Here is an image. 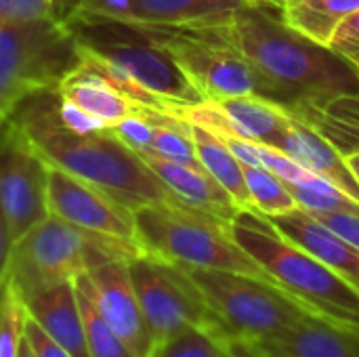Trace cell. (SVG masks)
<instances>
[{
  "instance_id": "6da1fadb",
  "label": "cell",
  "mask_w": 359,
  "mask_h": 357,
  "mask_svg": "<svg viewBox=\"0 0 359 357\" xmlns=\"http://www.w3.org/2000/svg\"><path fill=\"white\" fill-rule=\"evenodd\" d=\"M185 32L221 40L242 53L269 82L271 103L316 128L345 158L358 154L359 69L330 46L248 2L223 21Z\"/></svg>"
},
{
  "instance_id": "7a4b0ae2",
  "label": "cell",
  "mask_w": 359,
  "mask_h": 357,
  "mask_svg": "<svg viewBox=\"0 0 359 357\" xmlns=\"http://www.w3.org/2000/svg\"><path fill=\"white\" fill-rule=\"evenodd\" d=\"M29 147L55 168L105 191L133 213L149 204L187 208L147 166V162L107 128L93 135H76L57 118V90H40L27 97L11 118ZM191 210V208H187Z\"/></svg>"
},
{
  "instance_id": "3957f363",
  "label": "cell",
  "mask_w": 359,
  "mask_h": 357,
  "mask_svg": "<svg viewBox=\"0 0 359 357\" xmlns=\"http://www.w3.org/2000/svg\"><path fill=\"white\" fill-rule=\"evenodd\" d=\"M233 240L307 309L328 320L359 326V290L299 244L284 238L261 213L240 210L231 221Z\"/></svg>"
},
{
  "instance_id": "277c9868",
  "label": "cell",
  "mask_w": 359,
  "mask_h": 357,
  "mask_svg": "<svg viewBox=\"0 0 359 357\" xmlns=\"http://www.w3.org/2000/svg\"><path fill=\"white\" fill-rule=\"evenodd\" d=\"M143 252L189 269H221L269 280L265 269L233 240L231 223L200 210L149 204L135 213Z\"/></svg>"
},
{
  "instance_id": "5b68a950",
  "label": "cell",
  "mask_w": 359,
  "mask_h": 357,
  "mask_svg": "<svg viewBox=\"0 0 359 357\" xmlns=\"http://www.w3.org/2000/svg\"><path fill=\"white\" fill-rule=\"evenodd\" d=\"M141 252L137 246L101 238L48 217L15 242L8 280L19 297L27 301L46 288L74 282L103 263L130 261Z\"/></svg>"
},
{
  "instance_id": "8992f818",
  "label": "cell",
  "mask_w": 359,
  "mask_h": 357,
  "mask_svg": "<svg viewBox=\"0 0 359 357\" xmlns=\"http://www.w3.org/2000/svg\"><path fill=\"white\" fill-rule=\"evenodd\" d=\"M76 61L74 32L61 19L0 25V133L27 97L57 88Z\"/></svg>"
},
{
  "instance_id": "52a82bcc",
  "label": "cell",
  "mask_w": 359,
  "mask_h": 357,
  "mask_svg": "<svg viewBox=\"0 0 359 357\" xmlns=\"http://www.w3.org/2000/svg\"><path fill=\"white\" fill-rule=\"evenodd\" d=\"M76 50L95 55L133 78L147 93L170 107L206 101L187 80L170 53L160 46L145 27L122 23H99L72 27Z\"/></svg>"
},
{
  "instance_id": "ba28073f",
  "label": "cell",
  "mask_w": 359,
  "mask_h": 357,
  "mask_svg": "<svg viewBox=\"0 0 359 357\" xmlns=\"http://www.w3.org/2000/svg\"><path fill=\"white\" fill-rule=\"evenodd\" d=\"M185 269L233 337L261 343L311 311L269 280L221 269Z\"/></svg>"
},
{
  "instance_id": "9c48e42d",
  "label": "cell",
  "mask_w": 359,
  "mask_h": 357,
  "mask_svg": "<svg viewBox=\"0 0 359 357\" xmlns=\"http://www.w3.org/2000/svg\"><path fill=\"white\" fill-rule=\"evenodd\" d=\"M128 269L156 343L187 328H202L221 339L233 337L185 267L141 252L128 261Z\"/></svg>"
},
{
  "instance_id": "30bf717a",
  "label": "cell",
  "mask_w": 359,
  "mask_h": 357,
  "mask_svg": "<svg viewBox=\"0 0 359 357\" xmlns=\"http://www.w3.org/2000/svg\"><path fill=\"white\" fill-rule=\"evenodd\" d=\"M145 27V25H141ZM179 63L187 80L204 99L223 101L257 95L271 101V86L263 74L229 44L177 27H145Z\"/></svg>"
},
{
  "instance_id": "8fae6325",
  "label": "cell",
  "mask_w": 359,
  "mask_h": 357,
  "mask_svg": "<svg viewBox=\"0 0 359 357\" xmlns=\"http://www.w3.org/2000/svg\"><path fill=\"white\" fill-rule=\"evenodd\" d=\"M46 173L48 164L8 122L0 133V208L15 242L50 217Z\"/></svg>"
},
{
  "instance_id": "7c38bea8",
  "label": "cell",
  "mask_w": 359,
  "mask_h": 357,
  "mask_svg": "<svg viewBox=\"0 0 359 357\" xmlns=\"http://www.w3.org/2000/svg\"><path fill=\"white\" fill-rule=\"evenodd\" d=\"M46 198L50 217L88 234L141 248L133 210L105 191L67 175L61 168L48 166Z\"/></svg>"
},
{
  "instance_id": "4fadbf2b",
  "label": "cell",
  "mask_w": 359,
  "mask_h": 357,
  "mask_svg": "<svg viewBox=\"0 0 359 357\" xmlns=\"http://www.w3.org/2000/svg\"><path fill=\"white\" fill-rule=\"evenodd\" d=\"M93 303L135 357H151L156 341L143 316L128 261L103 263L82 276Z\"/></svg>"
},
{
  "instance_id": "5bb4252c",
  "label": "cell",
  "mask_w": 359,
  "mask_h": 357,
  "mask_svg": "<svg viewBox=\"0 0 359 357\" xmlns=\"http://www.w3.org/2000/svg\"><path fill=\"white\" fill-rule=\"evenodd\" d=\"M265 217V215H263ZM267 221L290 242L299 244L349 284L359 290V248L328 229L322 221L303 208H292L282 215L267 217Z\"/></svg>"
},
{
  "instance_id": "9a60e30c",
  "label": "cell",
  "mask_w": 359,
  "mask_h": 357,
  "mask_svg": "<svg viewBox=\"0 0 359 357\" xmlns=\"http://www.w3.org/2000/svg\"><path fill=\"white\" fill-rule=\"evenodd\" d=\"M257 345L284 357H359V326L309 311L294 326Z\"/></svg>"
},
{
  "instance_id": "2e32d148",
  "label": "cell",
  "mask_w": 359,
  "mask_h": 357,
  "mask_svg": "<svg viewBox=\"0 0 359 357\" xmlns=\"http://www.w3.org/2000/svg\"><path fill=\"white\" fill-rule=\"evenodd\" d=\"M147 166L162 179V183L191 210H200L204 215L217 217L225 223H231L240 208L229 191L212 179L204 168H191L185 164H177L164 160L149 151H137Z\"/></svg>"
},
{
  "instance_id": "e0dca14e",
  "label": "cell",
  "mask_w": 359,
  "mask_h": 357,
  "mask_svg": "<svg viewBox=\"0 0 359 357\" xmlns=\"http://www.w3.org/2000/svg\"><path fill=\"white\" fill-rule=\"evenodd\" d=\"M278 149L359 202V181L351 173L345 156L316 128L290 116V124L278 143Z\"/></svg>"
},
{
  "instance_id": "ac0fdd59",
  "label": "cell",
  "mask_w": 359,
  "mask_h": 357,
  "mask_svg": "<svg viewBox=\"0 0 359 357\" xmlns=\"http://www.w3.org/2000/svg\"><path fill=\"white\" fill-rule=\"evenodd\" d=\"M27 316L72 357H90L74 282L46 288L23 301Z\"/></svg>"
},
{
  "instance_id": "d6986e66",
  "label": "cell",
  "mask_w": 359,
  "mask_h": 357,
  "mask_svg": "<svg viewBox=\"0 0 359 357\" xmlns=\"http://www.w3.org/2000/svg\"><path fill=\"white\" fill-rule=\"evenodd\" d=\"M55 90L59 97L69 99L90 116L99 118L107 128L133 114H141L143 109H147L145 105L137 103L114 84H109L103 76L84 67L80 61H76L67 69Z\"/></svg>"
},
{
  "instance_id": "ffe728a7",
  "label": "cell",
  "mask_w": 359,
  "mask_h": 357,
  "mask_svg": "<svg viewBox=\"0 0 359 357\" xmlns=\"http://www.w3.org/2000/svg\"><path fill=\"white\" fill-rule=\"evenodd\" d=\"M244 0H133L137 25L191 29L227 19Z\"/></svg>"
},
{
  "instance_id": "44dd1931",
  "label": "cell",
  "mask_w": 359,
  "mask_h": 357,
  "mask_svg": "<svg viewBox=\"0 0 359 357\" xmlns=\"http://www.w3.org/2000/svg\"><path fill=\"white\" fill-rule=\"evenodd\" d=\"M189 133L196 143V151H198V158H200L204 170L229 191V196L236 200L240 210L255 213L242 162L233 156V151L227 147V143L219 135H215L198 124H189Z\"/></svg>"
},
{
  "instance_id": "7402d4cb",
  "label": "cell",
  "mask_w": 359,
  "mask_h": 357,
  "mask_svg": "<svg viewBox=\"0 0 359 357\" xmlns=\"http://www.w3.org/2000/svg\"><path fill=\"white\" fill-rule=\"evenodd\" d=\"M219 103L236 122L242 139H248V141L278 147V143L282 141L290 124V116L282 107L257 95L231 97Z\"/></svg>"
},
{
  "instance_id": "603a6c76",
  "label": "cell",
  "mask_w": 359,
  "mask_h": 357,
  "mask_svg": "<svg viewBox=\"0 0 359 357\" xmlns=\"http://www.w3.org/2000/svg\"><path fill=\"white\" fill-rule=\"evenodd\" d=\"M359 11V0H297L282 8V19L318 44L330 42L337 27Z\"/></svg>"
},
{
  "instance_id": "cb8c5ba5",
  "label": "cell",
  "mask_w": 359,
  "mask_h": 357,
  "mask_svg": "<svg viewBox=\"0 0 359 357\" xmlns=\"http://www.w3.org/2000/svg\"><path fill=\"white\" fill-rule=\"evenodd\" d=\"M76 286V295H78V305H80V316H82V324H84V337H86V347H88V356L90 357H135L130 353V349L124 345V341L109 328V324L103 320V316L99 314L97 305L93 303L88 288L82 280V276H78L74 280Z\"/></svg>"
},
{
  "instance_id": "d4e9b609",
  "label": "cell",
  "mask_w": 359,
  "mask_h": 357,
  "mask_svg": "<svg viewBox=\"0 0 359 357\" xmlns=\"http://www.w3.org/2000/svg\"><path fill=\"white\" fill-rule=\"evenodd\" d=\"M242 168H244V177H246L255 213L273 217V215H282L299 206L288 185L280 177H276L271 170L263 166H248V164H242Z\"/></svg>"
},
{
  "instance_id": "484cf974",
  "label": "cell",
  "mask_w": 359,
  "mask_h": 357,
  "mask_svg": "<svg viewBox=\"0 0 359 357\" xmlns=\"http://www.w3.org/2000/svg\"><path fill=\"white\" fill-rule=\"evenodd\" d=\"M59 19L69 27L99 23L137 25L133 0H72L67 8L59 11Z\"/></svg>"
},
{
  "instance_id": "4316f807",
  "label": "cell",
  "mask_w": 359,
  "mask_h": 357,
  "mask_svg": "<svg viewBox=\"0 0 359 357\" xmlns=\"http://www.w3.org/2000/svg\"><path fill=\"white\" fill-rule=\"evenodd\" d=\"M25 305L15 286L4 282L0 286V357H17L23 345L25 330Z\"/></svg>"
},
{
  "instance_id": "83f0119b",
  "label": "cell",
  "mask_w": 359,
  "mask_h": 357,
  "mask_svg": "<svg viewBox=\"0 0 359 357\" xmlns=\"http://www.w3.org/2000/svg\"><path fill=\"white\" fill-rule=\"evenodd\" d=\"M288 189L292 191L299 208H303V210H307L311 215L349 213V215H358L359 217L358 200H353L351 196H347L345 191H341L339 187H334L326 179H320L318 183H313L309 187H305V185H288Z\"/></svg>"
},
{
  "instance_id": "f1b7e54d",
  "label": "cell",
  "mask_w": 359,
  "mask_h": 357,
  "mask_svg": "<svg viewBox=\"0 0 359 357\" xmlns=\"http://www.w3.org/2000/svg\"><path fill=\"white\" fill-rule=\"evenodd\" d=\"M225 341L208 330L187 328L156 343L151 357H221Z\"/></svg>"
},
{
  "instance_id": "f546056e",
  "label": "cell",
  "mask_w": 359,
  "mask_h": 357,
  "mask_svg": "<svg viewBox=\"0 0 359 357\" xmlns=\"http://www.w3.org/2000/svg\"><path fill=\"white\" fill-rule=\"evenodd\" d=\"M59 19V0H0V25Z\"/></svg>"
},
{
  "instance_id": "4dcf8cb0",
  "label": "cell",
  "mask_w": 359,
  "mask_h": 357,
  "mask_svg": "<svg viewBox=\"0 0 359 357\" xmlns=\"http://www.w3.org/2000/svg\"><path fill=\"white\" fill-rule=\"evenodd\" d=\"M158 109H143L141 114H133L124 120H120L118 124L109 126L107 130L122 141L126 147L135 149V151H145L149 147L151 135H154V114Z\"/></svg>"
},
{
  "instance_id": "1f68e13d",
  "label": "cell",
  "mask_w": 359,
  "mask_h": 357,
  "mask_svg": "<svg viewBox=\"0 0 359 357\" xmlns=\"http://www.w3.org/2000/svg\"><path fill=\"white\" fill-rule=\"evenodd\" d=\"M57 118L63 128H67L76 135H93V133H101L107 128L99 118L90 116L88 112H84L82 107H78L76 103H72L69 99H63L59 95H57Z\"/></svg>"
},
{
  "instance_id": "d6a6232c",
  "label": "cell",
  "mask_w": 359,
  "mask_h": 357,
  "mask_svg": "<svg viewBox=\"0 0 359 357\" xmlns=\"http://www.w3.org/2000/svg\"><path fill=\"white\" fill-rule=\"evenodd\" d=\"M328 46L359 69V11L337 27Z\"/></svg>"
},
{
  "instance_id": "836d02e7",
  "label": "cell",
  "mask_w": 359,
  "mask_h": 357,
  "mask_svg": "<svg viewBox=\"0 0 359 357\" xmlns=\"http://www.w3.org/2000/svg\"><path fill=\"white\" fill-rule=\"evenodd\" d=\"M27 314V311H25ZM23 339L27 343V347L32 349L34 357H72L53 337H48L29 316L25 320V330H23Z\"/></svg>"
},
{
  "instance_id": "e575fe53",
  "label": "cell",
  "mask_w": 359,
  "mask_h": 357,
  "mask_svg": "<svg viewBox=\"0 0 359 357\" xmlns=\"http://www.w3.org/2000/svg\"><path fill=\"white\" fill-rule=\"evenodd\" d=\"M311 215V213H309ZM318 221H322L328 229H332L334 234H339L341 238H345L347 242H351L353 246L359 248V217L358 215H349V213H320L313 215Z\"/></svg>"
},
{
  "instance_id": "d590c367",
  "label": "cell",
  "mask_w": 359,
  "mask_h": 357,
  "mask_svg": "<svg viewBox=\"0 0 359 357\" xmlns=\"http://www.w3.org/2000/svg\"><path fill=\"white\" fill-rule=\"evenodd\" d=\"M13 248H15V240L8 227V221L0 208V286L4 282H8L11 276V263H13Z\"/></svg>"
},
{
  "instance_id": "8d00e7d4",
  "label": "cell",
  "mask_w": 359,
  "mask_h": 357,
  "mask_svg": "<svg viewBox=\"0 0 359 357\" xmlns=\"http://www.w3.org/2000/svg\"><path fill=\"white\" fill-rule=\"evenodd\" d=\"M221 357H267L265 351L255 343V341H248V339H242V337H231L225 341L223 345V351Z\"/></svg>"
},
{
  "instance_id": "74e56055",
  "label": "cell",
  "mask_w": 359,
  "mask_h": 357,
  "mask_svg": "<svg viewBox=\"0 0 359 357\" xmlns=\"http://www.w3.org/2000/svg\"><path fill=\"white\" fill-rule=\"evenodd\" d=\"M345 160H347V164H349L351 173L355 175V179L359 181V151L358 154H351V156H347Z\"/></svg>"
},
{
  "instance_id": "f35d334b",
  "label": "cell",
  "mask_w": 359,
  "mask_h": 357,
  "mask_svg": "<svg viewBox=\"0 0 359 357\" xmlns=\"http://www.w3.org/2000/svg\"><path fill=\"white\" fill-rule=\"evenodd\" d=\"M292 2H297V0H269L267 4H269V6H278V8L282 11V8H286V6H290Z\"/></svg>"
},
{
  "instance_id": "ab89813d",
  "label": "cell",
  "mask_w": 359,
  "mask_h": 357,
  "mask_svg": "<svg viewBox=\"0 0 359 357\" xmlns=\"http://www.w3.org/2000/svg\"><path fill=\"white\" fill-rule=\"evenodd\" d=\"M17 357H34L32 349L27 347V343H25V341H23V345H21V351H19V356Z\"/></svg>"
},
{
  "instance_id": "60d3db41",
  "label": "cell",
  "mask_w": 359,
  "mask_h": 357,
  "mask_svg": "<svg viewBox=\"0 0 359 357\" xmlns=\"http://www.w3.org/2000/svg\"><path fill=\"white\" fill-rule=\"evenodd\" d=\"M259 347H261V345H259ZM261 349L265 351V356H267V357H284V356H278L276 351H269V349H265V347H261Z\"/></svg>"
},
{
  "instance_id": "b9f144b4",
  "label": "cell",
  "mask_w": 359,
  "mask_h": 357,
  "mask_svg": "<svg viewBox=\"0 0 359 357\" xmlns=\"http://www.w3.org/2000/svg\"><path fill=\"white\" fill-rule=\"evenodd\" d=\"M244 2H248V4H267L269 0H244Z\"/></svg>"
}]
</instances>
